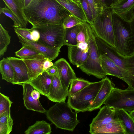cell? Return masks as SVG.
I'll list each match as a JSON object with an SVG mask.
<instances>
[{
	"mask_svg": "<svg viewBox=\"0 0 134 134\" xmlns=\"http://www.w3.org/2000/svg\"><path fill=\"white\" fill-rule=\"evenodd\" d=\"M78 3H81L80 0H72Z\"/></svg>",
	"mask_w": 134,
	"mask_h": 134,
	"instance_id": "c3c4849f",
	"label": "cell"
},
{
	"mask_svg": "<svg viewBox=\"0 0 134 134\" xmlns=\"http://www.w3.org/2000/svg\"><path fill=\"white\" fill-rule=\"evenodd\" d=\"M23 10L27 21L32 26L63 25L65 19L73 15L56 0H32Z\"/></svg>",
	"mask_w": 134,
	"mask_h": 134,
	"instance_id": "6da1fadb",
	"label": "cell"
},
{
	"mask_svg": "<svg viewBox=\"0 0 134 134\" xmlns=\"http://www.w3.org/2000/svg\"><path fill=\"white\" fill-rule=\"evenodd\" d=\"M13 102L9 97L0 93V114L8 111L10 113V108Z\"/></svg>",
	"mask_w": 134,
	"mask_h": 134,
	"instance_id": "1f68e13d",
	"label": "cell"
},
{
	"mask_svg": "<svg viewBox=\"0 0 134 134\" xmlns=\"http://www.w3.org/2000/svg\"><path fill=\"white\" fill-rule=\"evenodd\" d=\"M19 41L23 46H26L37 51L45 56L51 61L58 56L60 49L50 48L47 47L38 42H34L27 40L17 35Z\"/></svg>",
	"mask_w": 134,
	"mask_h": 134,
	"instance_id": "9a60e30c",
	"label": "cell"
},
{
	"mask_svg": "<svg viewBox=\"0 0 134 134\" xmlns=\"http://www.w3.org/2000/svg\"><path fill=\"white\" fill-rule=\"evenodd\" d=\"M87 0L91 8L94 21L97 15L100 13V11L98 8L94 0Z\"/></svg>",
	"mask_w": 134,
	"mask_h": 134,
	"instance_id": "f35d334b",
	"label": "cell"
},
{
	"mask_svg": "<svg viewBox=\"0 0 134 134\" xmlns=\"http://www.w3.org/2000/svg\"><path fill=\"white\" fill-rule=\"evenodd\" d=\"M100 60L102 68L107 75L121 79L127 83L128 87L134 89L133 73L118 66L105 54H100Z\"/></svg>",
	"mask_w": 134,
	"mask_h": 134,
	"instance_id": "30bf717a",
	"label": "cell"
},
{
	"mask_svg": "<svg viewBox=\"0 0 134 134\" xmlns=\"http://www.w3.org/2000/svg\"><path fill=\"white\" fill-rule=\"evenodd\" d=\"M39 32L40 43L49 47L60 49L64 45L65 29L63 25L47 24L32 26Z\"/></svg>",
	"mask_w": 134,
	"mask_h": 134,
	"instance_id": "52a82bcc",
	"label": "cell"
},
{
	"mask_svg": "<svg viewBox=\"0 0 134 134\" xmlns=\"http://www.w3.org/2000/svg\"><path fill=\"white\" fill-rule=\"evenodd\" d=\"M115 116V109L105 105L101 108L96 116L93 119L90 125L89 132L114 120Z\"/></svg>",
	"mask_w": 134,
	"mask_h": 134,
	"instance_id": "8fae6325",
	"label": "cell"
},
{
	"mask_svg": "<svg viewBox=\"0 0 134 134\" xmlns=\"http://www.w3.org/2000/svg\"><path fill=\"white\" fill-rule=\"evenodd\" d=\"M91 134H127L121 121L118 118L94 130Z\"/></svg>",
	"mask_w": 134,
	"mask_h": 134,
	"instance_id": "44dd1931",
	"label": "cell"
},
{
	"mask_svg": "<svg viewBox=\"0 0 134 134\" xmlns=\"http://www.w3.org/2000/svg\"><path fill=\"white\" fill-rule=\"evenodd\" d=\"M80 1L87 16L88 23L91 24L93 22V19L90 6L87 0H80Z\"/></svg>",
	"mask_w": 134,
	"mask_h": 134,
	"instance_id": "8d00e7d4",
	"label": "cell"
},
{
	"mask_svg": "<svg viewBox=\"0 0 134 134\" xmlns=\"http://www.w3.org/2000/svg\"><path fill=\"white\" fill-rule=\"evenodd\" d=\"M58 69V75L62 84L66 88L69 87L72 80L76 77V74L69 63L65 59L61 58L54 63Z\"/></svg>",
	"mask_w": 134,
	"mask_h": 134,
	"instance_id": "5bb4252c",
	"label": "cell"
},
{
	"mask_svg": "<svg viewBox=\"0 0 134 134\" xmlns=\"http://www.w3.org/2000/svg\"><path fill=\"white\" fill-rule=\"evenodd\" d=\"M13 127L8 124L0 123V134H9L12 131Z\"/></svg>",
	"mask_w": 134,
	"mask_h": 134,
	"instance_id": "ab89813d",
	"label": "cell"
},
{
	"mask_svg": "<svg viewBox=\"0 0 134 134\" xmlns=\"http://www.w3.org/2000/svg\"><path fill=\"white\" fill-rule=\"evenodd\" d=\"M95 37L100 54H105L117 65L134 74V54L130 56L124 55L100 38L96 36Z\"/></svg>",
	"mask_w": 134,
	"mask_h": 134,
	"instance_id": "9c48e42d",
	"label": "cell"
},
{
	"mask_svg": "<svg viewBox=\"0 0 134 134\" xmlns=\"http://www.w3.org/2000/svg\"><path fill=\"white\" fill-rule=\"evenodd\" d=\"M31 32L32 42H37L39 41L40 37L39 32L37 30L31 28Z\"/></svg>",
	"mask_w": 134,
	"mask_h": 134,
	"instance_id": "60d3db41",
	"label": "cell"
},
{
	"mask_svg": "<svg viewBox=\"0 0 134 134\" xmlns=\"http://www.w3.org/2000/svg\"><path fill=\"white\" fill-rule=\"evenodd\" d=\"M15 54L16 56L23 59H33L41 54L35 50L24 46L19 50L15 52Z\"/></svg>",
	"mask_w": 134,
	"mask_h": 134,
	"instance_id": "4dcf8cb0",
	"label": "cell"
},
{
	"mask_svg": "<svg viewBox=\"0 0 134 134\" xmlns=\"http://www.w3.org/2000/svg\"><path fill=\"white\" fill-rule=\"evenodd\" d=\"M103 79V84L88 111H91L100 108L115 87V84L108 77H106Z\"/></svg>",
	"mask_w": 134,
	"mask_h": 134,
	"instance_id": "2e32d148",
	"label": "cell"
},
{
	"mask_svg": "<svg viewBox=\"0 0 134 134\" xmlns=\"http://www.w3.org/2000/svg\"><path fill=\"white\" fill-rule=\"evenodd\" d=\"M23 88V99L24 106L28 110L45 113L46 110L43 107L39 99H34L31 93L34 88L30 85L27 83H22Z\"/></svg>",
	"mask_w": 134,
	"mask_h": 134,
	"instance_id": "d6986e66",
	"label": "cell"
},
{
	"mask_svg": "<svg viewBox=\"0 0 134 134\" xmlns=\"http://www.w3.org/2000/svg\"><path fill=\"white\" fill-rule=\"evenodd\" d=\"M0 71L2 76V79L12 83L14 82V70L7 58H3L0 61Z\"/></svg>",
	"mask_w": 134,
	"mask_h": 134,
	"instance_id": "4316f807",
	"label": "cell"
},
{
	"mask_svg": "<svg viewBox=\"0 0 134 134\" xmlns=\"http://www.w3.org/2000/svg\"><path fill=\"white\" fill-rule=\"evenodd\" d=\"M21 22L23 28H26L27 21L24 14L23 0H3Z\"/></svg>",
	"mask_w": 134,
	"mask_h": 134,
	"instance_id": "603a6c76",
	"label": "cell"
},
{
	"mask_svg": "<svg viewBox=\"0 0 134 134\" xmlns=\"http://www.w3.org/2000/svg\"><path fill=\"white\" fill-rule=\"evenodd\" d=\"M100 13L105 9L111 7L118 0H94Z\"/></svg>",
	"mask_w": 134,
	"mask_h": 134,
	"instance_id": "836d02e7",
	"label": "cell"
},
{
	"mask_svg": "<svg viewBox=\"0 0 134 134\" xmlns=\"http://www.w3.org/2000/svg\"><path fill=\"white\" fill-rule=\"evenodd\" d=\"M47 58L41 54L33 59H23L27 68L30 80L35 78L45 71L43 69V64Z\"/></svg>",
	"mask_w": 134,
	"mask_h": 134,
	"instance_id": "ffe728a7",
	"label": "cell"
},
{
	"mask_svg": "<svg viewBox=\"0 0 134 134\" xmlns=\"http://www.w3.org/2000/svg\"><path fill=\"white\" fill-rule=\"evenodd\" d=\"M84 24L89 47V54L87 60L79 68L87 75H92L98 79H103L107 75L102 66L100 54L96 41L95 35L90 24L87 22H85Z\"/></svg>",
	"mask_w": 134,
	"mask_h": 134,
	"instance_id": "277c9868",
	"label": "cell"
},
{
	"mask_svg": "<svg viewBox=\"0 0 134 134\" xmlns=\"http://www.w3.org/2000/svg\"><path fill=\"white\" fill-rule=\"evenodd\" d=\"M111 8L114 13L130 22L133 16L134 0H118Z\"/></svg>",
	"mask_w": 134,
	"mask_h": 134,
	"instance_id": "e0dca14e",
	"label": "cell"
},
{
	"mask_svg": "<svg viewBox=\"0 0 134 134\" xmlns=\"http://www.w3.org/2000/svg\"><path fill=\"white\" fill-rule=\"evenodd\" d=\"M115 116L121 121L127 134H134V120L127 111L115 109Z\"/></svg>",
	"mask_w": 134,
	"mask_h": 134,
	"instance_id": "d4e9b609",
	"label": "cell"
},
{
	"mask_svg": "<svg viewBox=\"0 0 134 134\" xmlns=\"http://www.w3.org/2000/svg\"><path fill=\"white\" fill-rule=\"evenodd\" d=\"M32 0H23L24 7H27Z\"/></svg>",
	"mask_w": 134,
	"mask_h": 134,
	"instance_id": "bcb514c9",
	"label": "cell"
},
{
	"mask_svg": "<svg viewBox=\"0 0 134 134\" xmlns=\"http://www.w3.org/2000/svg\"><path fill=\"white\" fill-rule=\"evenodd\" d=\"M112 20L115 40V48L121 54L130 56L134 54V37L130 22L113 13Z\"/></svg>",
	"mask_w": 134,
	"mask_h": 134,
	"instance_id": "7a4b0ae2",
	"label": "cell"
},
{
	"mask_svg": "<svg viewBox=\"0 0 134 134\" xmlns=\"http://www.w3.org/2000/svg\"><path fill=\"white\" fill-rule=\"evenodd\" d=\"M83 23L72 15L65 19L63 25L65 28H68L82 24Z\"/></svg>",
	"mask_w": 134,
	"mask_h": 134,
	"instance_id": "d590c367",
	"label": "cell"
},
{
	"mask_svg": "<svg viewBox=\"0 0 134 134\" xmlns=\"http://www.w3.org/2000/svg\"><path fill=\"white\" fill-rule=\"evenodd\" d=\"M3 13L6 16L10 18L13 21L14 25L13 27H23V26L21 22L16 17L15 15L8 8L6 7L4 8H0V14Z\"/></svg>",
	"mask_w": 134,
	"mask_h": 134,
	"instance_id": "d6a6232c",
	"label": "cell"
},
{
	"mask_svg": "<svg viewBox=\"0 0 134 134\" xmlns=\"http://www.w3.org/2000/svg\"><path fill=\"white\" fill-rule=\"evenodd\" d=\"M128 112L134 120V110L129 111Z\"/></svg>",
	"mask_w": 134,
	"mask_h": 134,
	"instance_id": "7dc6e473",
	"label": "cell"
},
{
	"mask_svg": "<svg viewBox=\"0 0 134 134\" xmlns=\"http://www.w3.org/2000/svg\"><path fill=\"white\" fill-rule=\"evenodd\" d=\"M54 64L48 58L44 61L43 64V69L45 71L54 65Z\"/></svg>",
	"mask_w": 134,
	"mask_h": 134,
	"instance_id": "7bdbcfd3",
	"label": "cell"
},
{
	"mask_svg": "<svg viewBox=\"0 0 134 134\" xmlns=\"http://www.w3.org/2000/svg\"><path fill=\"white\" fill-rule=\"evenodd\" d=\"M14 73V81L13 85H19L30 80L28 70L23 59L14 57H8Z\"/></svg>",
	"mask_w": 134,
	"mask_h": 134,
	"instance_id": "7c38bea8",
	"label": "cell"
},
{
	"mask_svg": "<svg viewBox=\"0 0 134 134\" xmlns=\"http://www.w3.org/2000/svg\"><path fill=\"white\" fill-rule=\"evenodd\" d=\"M89 54L79 48L77 46H69L68 47V56L70 62L77 67L82 65L87 59Z\"/></svg>",
	"mask_w": 134,
	"mask_h": 134,
	"instance_id": "cb8c5ba5",
	"label": "cell"
},
{
	"mask_svg": "<svg viewBox=\"0 0 134 134\" xmlns=\"http://www.w3.org/2000/svg\"><path fill=\"white\" fill-rule=\"evenodd\" d=\"M56 0L80 20L88 23L81 3H77L72 0Z\"/></svg>",
	"mask_w": 134,
	"mask_h": 134,
	"instance_id": "7402d4cb",
	"label": "cell"
},
{
	"mask_svg": "<svg viewBox=\"0 0 134 134\" xmlns=\"http://www.w3.org/2000/svg\"><path fill=\"white\" fill-rule=\"evenodd\" d=\"M52 80V76L45 71L35 78L24 83L30 85L41 94L47 97L50 91Z\"/></svg>",
	"mask_w": 134,
	"mask_h": 134,
	"instance_id": "ac0fdd59",
	"label": "cell"
},
{
	"mask_svg": "<svg viewBox=\"0 0 134 134\" xmlns=\"http://www.w3.org/2000/svg\"><path fill=\"white\" fill-rule=\"evenodd\" d=\"M104 104L115 109L134 110V89L128 87L123 90L115 87Z\"/></svg>",
	"mask_w": 134,
	"mask_h": 134,
	"instance_id": "ba28073f",
	"label": "cell"
},
{
	"mask_svg": "<svg viewBox=\"0 0 134 134\" xmlns=\"http://www.w3.org/2000/svg\"><path fill=\"white\" fill-rule=\"evenodd\" d=\"M13 122L10 113L5 111L0 114V123L6 124L13 127Z\"/></svg>",
	"mask_w": 134,
	"mask_h": 134,
	"instance_id": "74e56055",
	"label": "cell"
},
{
	"mask_svg": "<svg viewBox=\"0 0 134 134\" xmlns=\"http://www.w3.org/2000/svg\"><path fill=\"white\" fill-rule=\"evenodd\" d=\"M91 82L83 79L77 77L74 79L70 84L68 96L73 95L83 89Z\"/></svg>",
	"mask_w": 134,
	"mask_h": 134,
	"instance_id": "f1b7e54d",
	"label": "cell"
},
{
	"mask_svg": "<svg viewBox=\"0 0 134 134\" xmlns=\"http://www.w3.org/2000/svg\"><path fill=\"white\" fill-rule=\"evenodd\" d=\"M11 36L8 31L0 24V57L3 56L10 43Z\"/></svg>",
	"mask_w": 134,
	"mask_h": 134,
	"instance_id": "f546056e",
	"label": "cell"
},
{
	"mask_svg": "<svg viewBox=\"0 0 134 134\" xmlns=\"http://www.w3.org/2000/svg\"><path fill=\"white\" fill-rule=\"evenodd\" d=\"M130 24L132 31L134 37V10L133 11V18L131 21L130 22Z\"/></svg>",
	"mask_w": 134,
	"mask_h": 134,
	"instance_id": "f6af8a7d",
	"label": "cell"
},
{
	"mask_svg": "<svg viewBox=\"0 0 134 134\" xmlns=\"http://www.w3.org/2000/svg\"><path fill=\"white\" fill-rule=\"evenodd\" d=\"M103 81V78L99 81L91 82L73 95L68 96L67 103L72 109L79 112L88 111Z\"/></svg>",
	"mask_w": 134,
	"mask_h": 134,
	"instance_id": "5b68a950",
	"label": "cell"
},
{
	"mask_svg": "<svg viewBox=\"0 0 134 134\" xmlns=\"http://www.w3.org/2000/svg\"><path fill=\"white\" fill-rule=\"evenodd\" d=\"M79 25L70 28H65L64 45L68 46L77 45V36L79 29Z\"/></svg>",
	"mask_w": 134,
	"mask_h": 134,
	"instance_id": "83f0119b",
	"label": "cell"
},
{
	"mask_svg": "<svg viewBox=\"0 0 134 134\" xmlns=\"http://www.w3.org/2000/svg\"><path fill=\"white\" fill-rule=\"evenodd\" d=\"M49 74L51 75L58 74V69L57 67L54 65L45 70Z\"/></svg>",
	"mask_w": 134,
	"mask_h": 134,
	"instance_id": "b9f144b4",
	"label": "cell"
},
{
	"mask_svg": "<svg viewBox=\"0 0 134 134\" xmlns=\"http://www.w3.org/2000/svg\"><path fill=\"white\" fill-rule=\"evenodd\" d=\"M51 125L44 120L37 121L29 126L25 131L26 134H49L52 132Z\"/></svg>",
	"mask_w": 134,
	"mask_h": 134,
	"instance_id": "484cf974",
	"label": "cell"
},
{
	"mask_svg": "<svg viewBox=\"0 0 134 134\" xmlns=\"http://www.w3.org/2000/svg\"><path fill=\"white\" fill-rule=\"evenodd\" d=\"M71 109L67 102H56L45 114L57 128L72 132L80 122L77 118L79 112Z\"/></svg>",
	"mask_w": 134,
	"mask_h": 134,
	"instance_id": "3957f363",
	"label": "cell"
},
{
	"mask_svg": "<svg viewBox=\"0 0 134 134\" xmlns=\"http://www.w3.org/2000/svg\"><path fill=\"white\" fill-rule=\"evenodd\" d=\"M41 93L35 89L31 92V95L32 97L35 100L39 99Z\"/></svg>",
	"mask_w": 134,
	"mask_h": 134,
	"instance_id": "ee69618b",
	"label": "cell"
},
{
	"mask_svg": "<svg viewBox=\"0 0 134 134\" xmlns=\"http://www.w3.org/2000/svg\"><path fill=\"white\" fill-rule=\"evenodd\" d=\"M113 13L111 8L105 9L98 14L90 24L95 36L115 48V40L112 20Z\"/></svg>",
	"mask_w": 134,
	"mask_h": 134,
	"instance_id": "8992f818",
	"label": "cell"
},
{
	"mask_svg": "<svg viewBox=\"0 0 134 134\" xmlns=\"http://www.w3.org/2000/svg\"><path fill=\"white\" fill-rule=\"evenodd\" d=\"M52 79L50 91L47 97L53 102H65L68 96V89L63 85L58 74L52 75Z\"/></svg>",
	"mask_w": 134,
	"mask_h": 134,
	"instance_id": "4fadbf2b",
	"label": "cell"
},
{
	"mask_svg": "<svg viewBox=\"0 0 134 134\" xmlns=\"http://www.w3.org/2000/svg\"><path fill=\"white\" fill-rule=\"evenodd\" d=\"M14 30L16 35H18L30 41H32L31 32L32 30L26 28L15 27Z\"/></svg>",
	"mask_w": 134,
	"mask_h": 134,
	"instance_id": "e575fe53",
	"label": "cell"
}]
</instances>
